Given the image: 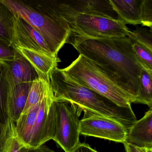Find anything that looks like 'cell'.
<instances>
[{"instance_id":"cell-1","label":"cell","mask_w":152,"mask_h":152,"mask_svg":"<svg viewBox=\"0 0 152 152\" xmlns=\"http://www.w3.org/2000/svg\"><path fill=\"white\" fill-rule=\"evenodd\" d=\"M71 43L123 89L136 99L142 66L133 52L132 41L123 38H93L73 34Z\"/></svg>"},{"instance_id":"cell-2","label":"cell","mask_w":152,"mask_h":152,"mask_svg":"<svg viewBox=\"0 0 152 152\" xmlns=\"http://www.w3.org/2000/svg\"><path fill=\"white\" fill-rule=\"evenodd\" d=\"M55 101H65L75 107L79 115L91 113L118 121L127 130L137 121L131 106L122 107L107 98L79 84L56 67L49 76Z\"/></svg>"},{"instance_id":"cell-3","label":"cell","mask_w":152,"mask_h":152,"mask_svg":"<svg viewBox=\"0 0 152 152\" xmlns=\"http://www.w3.org/2000/svg\"><path fill=\"white\" fill-rule=\"evenodd\" d=\"M15 15L22 18L42 36L53 55L67 43L71 30L68 23L50 0H1Z\"/></svg>"},{"instance_id":"cell-4","label":"cell","mask_w":152,"mask_h":152,"mask_svg":"<svg viewBox=\"0 0 152 152\" xmlns=\"http://www.w3.org/2000/svg\"><path fill=\"white\" fill-rule=\"evenodd\" d=\"M56 101L50 84L39 101L21 114L15 123L18 139L27 147L35 148L55 134Z\"/></svg>"},{"instance_id":"cell-5","label":"cell","mask_w":152,"mask_h":152,"mask_svg":"<svg viewBox=\"0 0 152 152\" xmlns=\"http://www.w3.org/2000/svg\"><path fill=\"white\" fill-rule=\"evenodd\" d=\"M64 72L79 84L107 98L122 107L131 106L136 99L115 82L92 61L80 55Z\"/></svg>"},{"instance_id":"cell-6","label":"cell","mask_w":152,"mask_h":152,"mask_svg":"<svg viewBox=\"0 0 152 152\" xmlns=\"http://www.w3.org/2000/svg\"><path fill=\"white\" fill-rule=\"evenodd\" d=\"M51 4L68 23L72 34L93 38L128 37L129 30L121 20L99 16L71 13L58 9Z\"/></svg>"},{"instance_id":"cell-7","label":"cell","mask_w":152,"mask_h":152,"mask_svg":"<svg viewBox=\"0 0 152 152\" xmlns=\"http://www.w3.org/2000/svg\"><path fill=\"white\" fill-rule=\"evenodd\" d=\"M55 101V134L52 140L65 152H72L80 143V115L69 102Z\"/></svg>"},{"instance_id":"cell-8","label":"cell","mask_w":152,"mask_h":152,"mask_svg":"<svg viewBox=\"0 0 152 152\" xmlns=\"http://www.w3.org/2000/svg\"><path fill=\"white\" fill-rule=\"evenodd\" d=\"M128 130L118 121L106 116L84 113L80 121V134L124 143Z\"/></svg>"},{"instance_id":"cell-9","label":"cell","mask_w":152,"mask_h":152,"mask_svg":"<svg viewBox=\"0 0 152 152\" xmlns=\"http://www.w3.org/2000/svg\"><path fill=\"white\" fill-rule=\"evenodd\" d=\"M15 15L11 45L15 49L24 48L57 56L52 54L40 34L22 18Z\"/></svg>"},{"instance_id":"cell-10","label":"cell","mask_w":152,"mask_h":152,"mask_svg":"<svg viewBox=\"0 0 152 152\" xmlns=\"http://www.w3.org/2000/svg\"><path fill=\"white\" fill-rule=\"evenodd\" d=\"M53 1L58 9L63 11L120 20L109 0H53Z\"/></svg>"},{"instance_id":"cell-11","label":"cell","mask_w":152,"mask_h":152,"mask_svg":"<svg viewBox=\"0 0 152 152\" xmlns=\"http://www.w3.org/2000/svg\"><path fill=\"white\" fill-rule=\"evenodd\" d=\"M9 88L7 65L0 62V148L15 129V124L10 119L9 113Z\"/></svg>"},{"instance_id":"cell-12","label":"cell","mask_w":152,"mask_h":152,"mask_svg":"<svg viewBox=\"0 0 152 152\" xmlns=\"http://www.w3.org/2000/svg\"><path fill=\"white\" fill-rule=\"evenodd\" d=\"M8 80L10 86L33 83L39 79V74L32 65L17 51L13 60L7 61Z\"/></svg>"},{"instance_id":"cell-13","label":"cell","mask_w":152,"mask_h":152,"mask_svg":"<svg viewBox=\"0 0 152 152\" xmlns=\"http://www.w3.org/2000/svg\"><path fill=\"white\" fill-rule=\"evenodd\" d=\"M126 142L139 147L152 149V108L128 130Z\"/></svg>"},{"instance_id":"cell-14","label":"cell","mask_w":152,"mask_h":152,"mask_svg":"<svg viewBox=\"0 0 152 152\" xmlns=\"http://www.w3.org/2000/svg\"><path fill=\"white\" fill-rule=\"evenodd\" d=\"M32 65L39 74V77L49 82V76L51 71L57 67L60 62L57 56L47 55L39 51L24 48L16 49Z\"/></svg>"},{"instance_id":"cell-15","label":"cell","mask_w":152,"mask_h":152,"mask_svg":"<svg viewBox=\"0 0 152 152\" xmlns=\"http://www.w3.org/2000/svg\"><path fill=\"white\" fill-rule=\"evenodd\" d=\"M32 83H19L10 86L8 106L10 119L15 124L25 106Z\"/></svg>"},{"instance_id":"cell-16","label":"cell","mask_w":152,"mask_h":152,"mask_svg":"<svg viewBox=\"0 0 152 152\" xmlns=\"http://www.w3.org/2000/svg\"><path fill=\"white\" fill-rule=\"evenodd\" d=\"M119 19L125 25L141 24L143 0H109Z\"/></svg>"},{"instance_id":"cell-17","label":"cell","mask_w":152,"mask_h":152,"mask_svg":"<svg viewBox=\"0 0 152 152\" xmlns=\"http://www.w3.org/2000/svg\"><path fill=\"white\" fill-rule=\"evenodd\" d=\"M15 14L0 0V39L11 44Z\"/></svg>"},{"instance_id":"cell-18","label":"cell","mask_w":152,"mask_h":152,"mask_svg":"<svg viewBox=\"0 0 152 152\" xmlns=\"http://www.w3.org/2000/svg\"><path fill=\"white\" fill-rule=\"evenodd\" d=\"M136 103L152 107V72L142 68Z\"/></svg>"},{"instance_id":"cell-19","label":"cell","mask_w":152,"mask_h":152,"mask_svg":"<svg viewBox=\"0 0 152 152\" xmlns=\"http://www.w3.org/2000/svg\"><path fill=\"white\" fill-rule=\"evenodd\" d=\"M49 84V82L40 77L32 83L25 106L22 113L25 112L39 101Z\"/></svg>"},{"instance_id":"cell-20","label":"cell","mask_w":152,"mask_h":152,"mask_svg":"<svg viewBox=\"0 0 152 152\" xmlns=\"http://www.w3.org/2000/svg\"><path fill=\"white\" fill-rule=\"evenodd\" d=\"M132 41L133 52L142 68L152 72V51L145 46L134 41Z\"/></svg>"},{"instance_id":"cell-21","label":"cell","mask_w":152,"mask_h":152,"mask_svg":"<svg viewBox=\"0 0 152 152\" xmlns=\"http://www.w3.org/2000/svg\"><path fill=\"white\" fill-rule=\"evenodd\" d=\"M128 37L132 40L145 46L152 52V29L137 28L135 31H130Z\"/></svg>"},{"instance_id":"cell-22","label":"cell","mask_w":152,"mask_h":152,"mask_svg":"<svg viewBox=\"0 0 152 152\" xmlns=\"http://www.w3.org/2000/svg\"><path fill=\"white\" fill-rule=\"evenodd\" d=\"M28 149L17 137L15 129L0 148V152H28Z\"/></svg>"},{"instance_id":"cell-23","label":"cell","mask_w":152,"mask_h":152,"mask_svg":"<svg viewBox=\"0 0 152 152\" xmlns=\"http://www.w3.org/2000/svg\"><path fill=\"white\" fill-rule=\"evenodd\" d=\"M17 50L6 41L0 39V62L11 61L15 58Z\"/></svg>"},{"instance_id":"cell-24","label":"cell","mask_w":152,"mask_h":152,"mask_svg":"<svg viewBox=\"0 0 152 152\" xmlns=\"http://www.w3.org/2000/svg\"><path fill=\"white\" fill-rule=\"evenodd\" d=\"M141 25L152 29V0H143Z\"/></svg>"},{"instance_id":"cell-25","label":"cell","mask_w":152,"mask_h":152,"mask_svg":"<svg viewBox=\"0 0 152 152\" xmlns=\"http://www.w3.org/2000/svg\"><path fill=\"white\" fill-rule=\"evenodd\" d=\"M126 152H152V149L139 147L127 142L123 143Z\"/></svg>"},{"instance_id":"cell-26","label":"cell","mask_w":152,"mask_h":152,"mask_svg":"<svg viewBox=\"0 0 152 152\" xmlns=\"http://www.w3.org/2000/svg\"><path fill=\"white\" fill-rule=\"evenodd\" d=\"M96 150L91 148L88 144L80 142L72 152H96Z\"/></svg>"},{"instance_id":"cell-27","label":"cell","mask_w":152,"mask_h":152,"mask_svg":"<svg viewBox=\"0 0 152 152\" xmlns=\"http://www.w3.org/2000/svg\"><path fill=\"white\" fill-rule=\"evenodd\" d=\"M28 152H56L49 147L45 145H42L40 146L35 148H29Z\"/></svg>"},{"instance_id":"cell-28","label":"cell","mask_w":152,"mask_h":152,"mask_svg":"<svg viewBox=\"0 0 152 152\" xmlns=\"http://www.w3.org/2000/svg\"><path fill=\"white\" fill-rule=\"evenodd\" d=\"M96 152H97V151H96Z\"/></svg>"}]
</instances>
